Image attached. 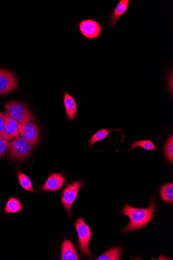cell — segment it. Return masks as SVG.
<instances>
[{
	"mask_svg": "<svg viewBox=\"0 0 173 260\" xmlns=\"http://www.w3.org/2000/svg\"><path fill=\"white\" fill-rule=\"evenodd\" d=\"M5 107L10 116L17 122L28 123L36 120V116L20 102L11 101L6 104Z\"/></svg>",
	"mask_w": 173,
	"mask_h": 260,
	"instance_id": "cell-4",
	"label": "cell"
},
{
	"mask_svg": "<svg viewBox=\"0 0 173 260\" xmlns=\"http://www.w3.org/2000/svg\"><path fill=\"white\" fill-rule=\"evenodd\" d=\"M61 258L62 260H78L79 257L75 248L68 240L63 243L61 249Z\"/></svg>",
	"mask_w": 173,
	"mask_h": 260,
	"instance_id": "cell-13",
	"label": "cell"
},
{
	"mask_svg": "<svg viewBox=\"0 0 173 260\" xmlns=\"http://www.w3.org/2000/svg\"><path fill=\"white\" fill-rule=\"evenodd\" d=\"M17 176L21 186L27 192H36L34 190L31 181L29 177L23 174L21 172L18 171Z\"/></svg>",
	"mask_w": 173,
	"mask_h": 260,
	"instance_id": "cell-19",
	"label": "cell"
},
{
	"mask_svg": "<svg viewBox=\"0 0 173 260\" xmlns=\"http://www.w3.org/2000/svg\"><path fill=\"white\" fill-rule=\"evenodd\" d=\"M122 249L119 246L114 247L107 251L97 260H119L121 257Z\"/></svg>",
	"mask_w": 173,
	"mask_h": 260,
	"instance_id": "cell-16",
	"label": "cell"
},
{
	"mask_svg": "<svg viewBox=\"0 0 173 260\" xmlns=\"http://www.w3.org/2000/svg\"><path fill=\"white\" fill-rule=\"evenodd\" d=\"M81 34L90 40L96 39L102 33V27L100 23L94 19H87L81 21L79 25Z\"/></svg>",
	"mask_w": 173,
	"mask_h": 260,
	"instance_id": "cell-6",
	"label": "cell"
},
{
	"mask_svg": "<svg viewBox=\"0 0 173 260\" xmlns=\"http://www.w3.org/2000/svg\"><path fill=\"white\" fill-rule=\"evenodd\" d=\"M0 136L7 140H10L13 138L6 132L4 114L1 111H0Z\"/></svg>",
	"mask_w": 173,
	"mask_h": 260,
	"instance_id": "cell-21",
	"label": "cell"
},
{
	"mask_svg": "<svg viewBox=\"0 0 173 260\" xmlns=\"http://www.w3.org/2000/svg\"><path fill=\"white\" fill-rule=\"evenodd\" d=\"M114 132H119L122 133L123 138V133L122 130L120 129H103L96 132L91 138L89 141V146L93 149V146L94 144L97 142L102 141L105 139L108 135Z\"/></svg>",
	"mask_w": 173,
	"mask_h": 260,
	"instance_id": "cell-14",
	"label": "cell"
},
{
	"mask_svg": "<svg viewBox=\"0 0 173 260\" xmlns=\"http://www.w3.org/2000/svg\"><path fill=\"white\" fill-rule=\"evenodd\" d=\"M4 114L6 133L12 138L19 137L18 122L10 116L7 111H4Z\"/></svg>",
	"mask_w": 173,
	"mask_h": 260,
	"instance_id": "cell-12",
	"label": "cell"
},
{
	"mask_svg": "<svg viewBox=\"0 0 173 260\" xmlns=\"http://www.w3.org/2000/svg\"><path fill=\"white\" fill-rule=\"evenodd\" d=\"M17 80L10 71L0 69V95L13 91L17 87Z\"/></svg>",
	"mask_w": 173,
	"mask_h": 260,
	"instance_id": "cell-7",
	"label": "cell"
},
{
	"mask_svg": "<svg viewBox=\"0 0 173 260\" xmlns=\"http://www.w3.org/2000/svg\"><path fill=\"white\" fill-rule=\"evenodd\" d=\"M83 181H76L70 183L64 189L62 194V203L67 214L71 218L72 205L76 200L80 188L84 184Z\"/></svg>",
	"mask_w": 173,
	"mask_h": 260,
	"instance_id": "cell-5",
	"label": "cell"
},
{
	"mask_svg": "<svg viewBox=\"0 0 173 260\" xmlns=\"http://www.w3.org/2000/svg\"><path fill=\"white\" fill-rule=\"evenodd\" d=\"M75 229L79 236V246L81 252L85 256L93 258L89 244L92 235V231L84 222V218L78 219L75 223Z\"/></svg>",
	"mask_w": 173,
	"mask_h": 260,
	"instance_id": "cell-3",
	"label": "cell"
},
{
	"mask_svg": "<svg viewBox=\"0 0 173 260\" xmlns=\"http://www.w3.org/2000/svg\"><path fill=\"white\" fill-rule=\"evenodd\" d=\"M129 2V0H121L118 4L115 9L111 13L109 19V27L113 29L115 28L120 17L127 11Z\"/></svg>",
	"mask_w": 173,
	"mask_h": 260,
	"instance_id": "cell-10",
	"label": "cell"
},
{
	"mask_svg": "<svg viewBox=\"0 0 173 260\" xmlns=\"http://www.w3.org/2000/svg\"><path fill=\"white\" fill-rule=\"evenodd\" d=\"M64 105L68 119L70 121H71L74 119V118H75L77 114V104L73 98H72L67 92H64Z\"/></svg>",
	"mask_w": 173,
	"mask_h": 260,
	"instance_id": "cell-11",
	"label": "cell"
},
{
	"mask_svg": "<svg viewBox=\"0 0 173 260\" xmlns=\"http://www.w3.org/2000/svg\"><path fill=\"white\" fill-rule=\"evenodd\" d=\"M18 132L24 139L32 146H36L38 141V129L37 124L33 122L20 123Z\"/></svg>",
	"mask_w": 173,
	"mask_h": 260,
	"instance_id": "cell-9",
	"label": "cell"
},
{
	"mask_svg": "<svg viewBox=\"0 0 173 260\" xmlns=\"http://www.w3.org/2000/svg\"><path fill=\"white\" fill-rule=\"evenodd\" d=\"M160 196L162 200L167 203L173 202V184L169 183L164 185L161 188Z\"/></svg>",
	"mask_w": 173,
	"mask_h": 260,
	"instance_id": "cell-18",
	"label": "cell"
},
{
	"mask_svg": "<svg viewBox=\"0 0 173 260\" xmlns=\"http://www.w3.org/2000/svg\"><path fill=\"white\" fill-rule=\"evenodd\" d=\"M164 156L166 159L173 162V136L171 135L167 140L164 147Z\"/></svg>",
	"mask_w": 173,
	"mask_h": 260,
	"instance_id": "cell-20",
	"label": "cell"
},
{
	"mask_svg": "<svg viewBox=\"0 0 173 260\" xmlns=\"http://www.w3.org/2000/svg\"><path fill=\"white\" fill-rule=\"evenodd\" d=\"M32 145L22 137L15 138L8 143V158L12 161H21L31 153Z\"/></svg>",
	"mask_w": 173,
	"mask_h": 260,
	"instance_id": "cell-2",
	"label": "cell"
},
{
	"mask_svg": "<svg viewBox=\"0 0 173 260\" xmlns=\"http://www.w3.org/2000/svg\"><path fill=\"white\" fill-rule=\"evenodd\" d=\"M23 210V207L17 199L12 197L8 201L5 212L7 215L18 213Z\"/></svg>",
	"mask_w": 173,
	"mask_h": 260,
	"instance_id": "cell-15",
	"label": "cell"
},
{
	"mask_svg": "<svg viewBox=\"0 0 173 260\" xmlns=\"http://www.w3.org/2000/svg\"><path fill=\"white\" fill-rule=\"evenodd\" d=\"M156 205L154 197H152L150 206L146 209L134 208L127 203L122 209L121 213L129 217L130 222L120 233L134 231L149 223L154 217L156 209Z\"/></svg>",
	"mask_w": 173,
	"mask_h": 260,
	"instance_id": "cell-1",
	"label": "cell"
},
{
	"mask_svg": "<svg viewBox=\"0 0 173 260\" xmlns=\"http://www.w3.org/2000/svg\"><path fill=\"white\" fill-rule=\"evenodd\" d=\"M137 147L143 148L146 151H152L156 149L160 151V149L156 146L152 141L144 140L133 142L131 149L128 152H130Z\"/></svg>",
	"mask_w": 173,
	"mask_h": 260,
	"instance_id": "cell-17",
	"label": "cell"
},
{
	"mask_svg": "<svg viewBox=\"0 0 173 260\" xmlns=\"http://www.w3.org/2000/svg\"><path fill=\"white\" fill-rule=\"evenodd\" d=\"M66 180L65 176L62 174L53 173L49 176L45 184L40 188L43 192H54L61 190Z\"/></svg>",
	"mask_w": 173,
	"mask_h": 260,
	"instance_id": "cell-8",
	"label": "cell"
},
{
	"mask_svg": "<svg viewBox=\"0 0 173 260\" xmlns=\"http://www.w3.org/2000/svg\"><path fill=\"white\" fill-rule=\"evenodd\" d=\"M8 146V140L4 139L2 136H0V159L3 158L5 156Z\"/></svg>",
	"mask_w": 173,
	"mask_h": 260,
	"instance_id": "cell-22",
	"label": "cell"
}]
</instances>
